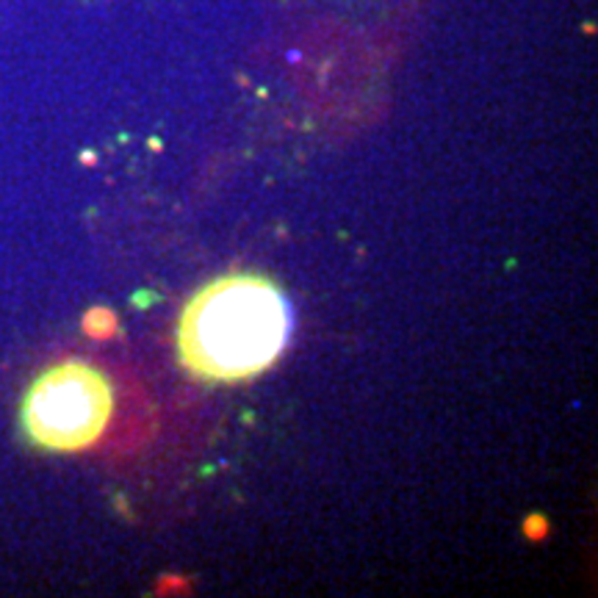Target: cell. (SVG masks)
Wrapping results in <instances>:
<instances>
[{
  "label": "cell",
  "mask_w": 598,
  "mask_h": 598,
  "mask_svg": "<svg viewBox=\"0 0 598 598\" xmlns=\"http://www.w3.org/2000/svg\"><path fill=\"white\" fill-rule=\"evenodd\" d=\"M114 413L109 377L87 360H62L37 377L23 399V430L48 451H87Z\"/></svg>",
  "instance_id": "cell-2"
},
{
  "label": "cell",
  "mask_w": 598,
  "mask_h": 598,
  "mask_svg": "<svg viewBox=\"0 0 598 598\" xmlns=\"http://www.w3.org/2000/svg\"><path fill=\"white\" fill-rule=\"evenodd\" d=\"M294 333V308L278 283L228 275L189 300L178 325V355L189 374L241 383L269 369Z\"/></svg>",
  "instance_id": "cell-1"
}]
</instances>
